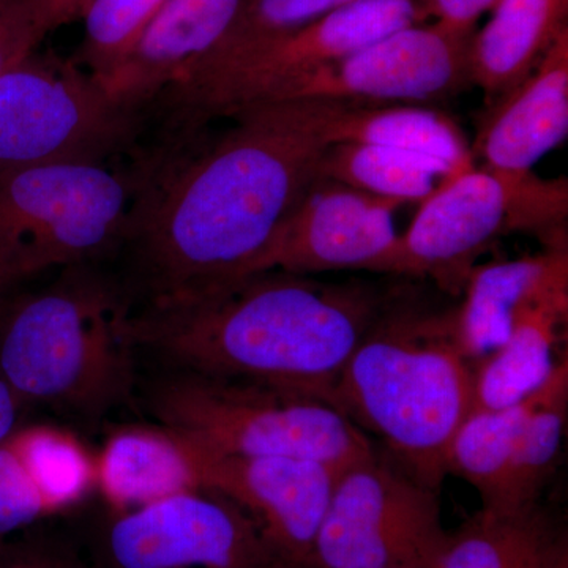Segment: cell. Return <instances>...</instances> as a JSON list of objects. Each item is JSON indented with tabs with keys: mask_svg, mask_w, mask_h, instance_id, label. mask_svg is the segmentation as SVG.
<instances>
[{
	"mask_svg": "<svg viewBox=\"0 0 568 568\" xmlns=\"http://www.w3.org/2000/svg\"><path fill=\"white\" fill-rule=\"evenodd\" d=\"M159 182L140 186L126 237L151 295L242 278L317 178L320 100L264 103Z\"/></svg>",
	"mask_w": 568,
	"mask_h": 568,
	"instance_id": "1",
	"label": "cell"
},
{
	"mask_svg": "<svg viewBox=\"0 0 568 568\" xmlns=\"http://www.w3.org/2000/svg\"><path fill=\"white\" fill-rule=\"evenodd\" d=\"M394 302L372 283L267 271L151 295L141 312H126L123 331L134 349L182 372L331 403L355 347Z\"/></svg>",
	"mask_w": 568,
	"mask_h": 568,
	"instance_id": "2",
	"label": "cell"
},
{
	"mask_svg": "<svg viewBox=\"0 0 568 568\" xmlns=\"http://www.w3.org/2000/svg\"><path fill=\"white\" fill-rule=\"evenodd\" d=\"M473 373L455 310L395 301L355 347L328 402L379 436L410 476L439 489L448 448L473 407Z\"/></svg>",
	"mask_w": 568,
	"mask_h": 568,
	"instance_id": "3",
	"label": "cell"
},
{
	"mask_svg": "<svg viewBox=\"0 0 568 568\" xmlns=\"http://www.w3.org/2000/svg\"><path fill=\"white\" fill-rule=\"evenodd\" d=\"M126 312L99 276L67 275L0 321V375L24 405L81 414L108 409L132 383Z\"/></svg>",
	"mask_w": 568,
	"mask_h": 568,
	"instance_id": "4",
	"label": "cell"
},
{
	"mask_svg": "<svg viewBox=\"0 0 568 568\" xmlns=\"http://www.w3.org/2000/svg\"><path fill=\"white\" fill-rule=\"evenodd\" d=\"M159 424L235 457L316 459L346 470L376 454L364 429L317 396L182 372L151 395Z\"/></svg>",
	"mask_w": 568,
	"mask_h": 568,
	"instance_id": "5",
	"label": "cell"
},
{
	"mask_svg": "<svg viewBox=\"0 0 568 568\" xmlns=\"http://www.w3.org/2000/svg\"><path fill=\"white\" fill-rule=\"evenodd\" d=\"M568 183L473 166L437 183L402 241L403 275L432 278L459 294L476 261L514 233L537 235L545 248H568Z\"/></svg>",
	"mask_w": 568,
	"mask_h": 568,
	"instance_id": "6",
	"label": "cell"
},
{
	"mask_svg": "<svg viewBox=\"0 0 568 568\" xmlns=\"http://www.w3.org/2000/svg\"><path fill=\"white\" fill-rule=\"evenodd\" d=\"M140 186L103 163L0 173V263L14 282L99 256L126 237Z\"/></svg>",
	"mask_w": 568,
	"mask_h": 568,
	"instance_id": "7",
	"label": "cell"
},
{
	"mask_svg": "<svg viewBox=\"0 0 568 568\" xmlns=\"http://www.w3.org/2000/svg\"><path fill=\"white\" fill-rule=\"evenodd\" d=\"M141 108L112 99L74 61L47 52L0 73V173L50 163H104L126 151Z\"/></svg>",
	"mask_w": 568,
	"mask_h": 568,
	"instance_id": "8",
	"label": "cell"
},
{
	"mask_svg": "<svg viewBox=\"0 0 568 568\" xmlns=\"http://www.w3.org/2000/svg\"><path fill=\"white\" fill-rule=\"evenodd\" d=\"M424 22L417 0H362L327 17L260 41L189 84L163 92L183 129L263 103L275 89L387 33Z\"/></svg>",
	"mask_w": 568,
	"mask_h": 568,
	"instance_id": "9",
	"label": "cell"
},
{
	"mask_svg": "<svg viewBox=\"0 0 568 568\" xmlns=\"http://www.w3.org/2000/svg\"><path fill=\"white\" fill-rule=\"evenodd\" d=\"M447 538L437 489L373 454L339 474L308 568H433Z\"/></svg>",
	"mask_w": 568,
	"mask_h": 568,
	"instance_id": "10",
	"label": "cell"
},
{
	"mask_svg": "<svg viewBox=\"0 0 568 568\" xmlns=\"http://www.w3.org/2000/svg\"><path fill=\"white\" fill-rule=\"evenodd\" d=\"M476 31L436 21L406 26L280 85L260 104H425L454 99L473 85L469 47Z\"/></svg>",
	"mask_w": 568,
	"mask_h": 568,
	"instance_id": "11",
	"label": "cell"
},
{
	"mask_svg": "<svg viewBox=\"0 0 568 568\" xmlns=\"http://www.w3.org/2000/svg\"><path fill=\"white\" fill-rule=\"evenodd\" d=\"M115 568H291L257 523L219 493H182L118 515Z\"/></svg>",
	"mask_w": 568,
	"mask_h": 568,
	"instance_id": "12",
	"label": "cell"
},
{
	"mask_svg": "<svg viewBox=\"0 0 568 568\" xmlns=\"http://www.w3.org/2000/svg\"><path fill=\"white\" fill-rule=\"evenodd\" d=\"M399 207L394 201L316 178L246 275L267 271L403 275L402 241L394 224Z\"/></svg>",
	"mask_w": 568,
	"mask_h": 568,
	"instance_id": "13",
	"label": "cell"
},
{
	"mask_svg": "<svg viewBox=\"0 0 568 568\" xmlns=\"http://www.w3.org/2000/svg\"><path fill=\"white\" fill-rule=\"evenodd\" d=\"M342 470L294 457H235L205 448L204 489L244 508L291 568H308Z\"/></svg>",
	"mask_w": 568,
	"mask_h": 568,
	"instance_id": "14",
	"label": "cell"
},
{
	"mask_svg": "<svg viewBox=\"0 0 568 568\" xmlns=\"http://www.w3.org/2000/svg\"><path fill=\"white\" fill-rule=\"evenodd\" d=\"M568 133V29L536 70L481 115L474 162L500 173H530Z\"/></svg>",
	"mask_w": 568,
	"mask_h": 568,
	"instance_id": "15",
	"label": "cell"
},
{
	"mask_svg": "<svg viewBox=\"0 0 568 568\" xmlns=\"http://www.w3.org/2000/svg\"><path fill=\"white\" fill-rule=\"evenodd\" d=\"M97 487L115 515L204 489L205 448L170 426L114 429L95 454Z\"/></svg>",
	"mask_w": 568,
	"mask_h": 568,
	"instance_id": "16",
	"label": "cell"
},
{
	"mask_svg": "<svg viewBox=\"0 0 568 568\" xmlns=\"http://www.w3.org/2000/svg\"><path fill=\"white\" fill-rule=\"evenodd\" d=\"M242 0H168L133 51L103 88L112 99L141 108L181 80L230 29Z\"/></svg>",
	"mask_w": 568,
	"mask_h": 568,
	"instance_id": "17",
	"label": "cell"
},
{
	"mask_svg": "<svg viewBox=\"0 0 568 568\" xmlns=\"http://www.w3.org/2000/svg\"><path fill=\"white\" fill-rule=\"evenodd\" d=\"M455 310V331L467 361L478 362L506 342L519 310L568 297V248L477 265Z\"/></svg>",
	"mask_w": 568,
	"mask_h": 568,
	"instance_id": "18",
	"label": "cell"
},
{
	"mask_svg": "<svg viewBox=\"0 0 568 568\" xmlns=\"http://www.w3.org/2000/svg\"><path fill=\"white\" fill-rule=\"evenodd\" d=\"M469 47L473 85L487 104L526 80L568 29V0H499Z\"/></svg>",
	"mask_w": 568,
	"mask_h": 568,
	"instance_id": "19",
	"label": "cell"
},
{
	"mask_svg": "<svg viewBox=\"0 0 568 568\" xmlns=\"http://www.w3.org/2000/svg\"><path fill=\"white\" fill-rule=\"evenodd\" d=\"M328 144L358 142L416 153L443 164L448 175L474 163L465 133L454 119L424 104H358L321 100Z\"/></svg>",
	"mask_w": 568,
	"mask_h": 568,
	"instance_id": "20",
	"label": "cell"
},
{
	"mask_svg": "<svg viewBox=\"0 0 568 568\" xmlns=\"http://www.w3.org/2000/svg\"><path fill=\"white\" fill-rule=\"evenodd\" d=\"M433 568H568L567 532L547 507L481 508L457 532Z\"/></svg>",
	"mask_w": 568,
	"mask_h": 568,
	"instance_id": "21",
	"label": "cell"
},
{
	"mask_svg": "<svg viewBox=\"0 0 568 568\" xmlns=\"http://www.w3.org/2000/svg\"><path fill=\"white\" fill-rule=\"evenodd\" d=\"M567 316L568 297L519 310L506 342L474 368L470 413L517 405L544 386L555 368L552 354Z\"/></svg>",
	"mask_w": 568,
	"mask_h": 568,
	"instance_id": "22",
	"label": "cell"
},
{
	"mask_svg": "<svg viewBox=\"0 0 568 568\" xmlns=\"http://www.w3.org/2000/svg\"><path fill=\"white\" fill-rule=\"evenodd\" d=\"M568 410V357L556 362L540 387L537 406L519 433L495 504L487 510L519 511L537 506L555 469L566 435Z\"/></svg>",
	"mask_w": 568,
	"mask_h": 568,
	"instance_id": "23",
	"label": "cell"
},
{
	"mask_svg": "<svg viewBox=\"0 0 568 568\" xmlns=\"http://www.w3.org/2000/svg\"><path fill=\"white\" fill-rule=\"evenodd\" d=\"M317 178L328 179L381 200L403 205L425 201L444 179L443 164L396 149L358 142L327 145Z\"/></svg>",
	"mask_w": 568,
	"mask_h": 568,
	"instance_id": "24",
	"label": "cell"
},
{
	"mask_svg": "<svg viewBox=\"0 0 568 568\" xmlns=\"http://www.w3.org/2000/svg\"><path fill=\"white\" fill-rule=\"evenodd\" d=\"M540 388L517 405L474 410L459 426L447 454V474L473 485L484 507L495 504L511 450L537 406Z\"/></svg>",
	"mask_w": 568,
	"mask_h": 568,
	"instance_id": "25",
	"label": "cell"
},
{
	"mask_svg": "<svg viewBox=\"0 0 568 568\" xmlns=\"http://www.w3.org/2000/svg\"><path fill=\"white\" fill-rule=\"evenodd\" d=\"M11 435L39 478L54 515L95 493V454L74 433L37 424L17 426Z\"/></svg>",
	"mask_w": 568,
	"mask_h": 568,
	"instance_id": "26",
	"label": "cell"
},
{
	"mask_svg": "<svg viewBox=\"0 0 568 568\" xmlns=\"http://www.w3.org/2000/svg\"><path fill=\"white\" fill-rule=\"evenodd\" d=\"M357 2L362 0H242L237 14L219 43L192 63L173 85L200 80L252 44L304 28Z\"/></svg>",
	"mask_w": 568,
	"mask_h": 568,
	"instance_id": "27",
	"label": "cell"
},
{
	"mask_svg": "<svg viewBox=\"0 0 568 568\" xmlns=\"http://www.w3.org/2000/svg\"><path fill=\"white\" fill-rule=\"evenodd\" d=\"M168 0H92L82 14L78 65L102 82L133 51Z\"/></svg>",
	"mask_w": 568,
	"mask_h": 568,
	"instance_id": "28",
	"label": "cell"
},
{
	"mask_svg": "<svg viewBox=\"0 0 568 568\" xmlns=\"http://www.w3.org/2000/svg\"><path fill=\"white\" fill-rule=\"evenodd\" d=\"M54 515L11 433L0 440V538Z\"/></svg>",
	"mask_w": 568,
	"mask_h": 568,
	"instance_id": "29",
	"label": "cell"
},
{
	"mask_svg": "<svg viewBox=\"0 0 568 568\" xmlns=\"http://www.w3.org/2000/svg\"><path fill=\"white\" fill-rule=\"evenodd\" d=\"M44 36L31 0H13L0 13V73L29 58Z\"/></svg>",
	"mask_w": 568,
	"mask_h": 568,
	"instance_id": "30",
	"label": "cell"
},
{
	"mask_svg": "<svg viewBox=\"0 0 568 568\" xmlns=\"http://www.w3.org/2000/svg\"><path fill=\"white\" fill-rule=\"evenodd\" d=\"M499 0H417L424 22L435 20L462 31H476L477 22Z\"/></svg>",
	"mask_w": 568,
	"mask_h": 568,
	"instance_id": "31",
	"label": "cell"
},
{
	"mask_svg": "<svg viewBox=\"0 0 568 568\" xmlns=\"http://www.w3.org/2000/svg\"><path fill=\"white\" fill-rule=\"evenodd\" d=\"M37 21L44 33L81 20L92 0H31Z\"/></svg>",
	"mask_w": 568,
	"mask_h": 568,
	"instance_id": "32",
	"label": "cell"
},
{
	"mask_svg": "<svg viewBox=\"0 0 568 568\" xmlns=\"http://www.w3.org/2000/svg\"><path fill=\"white\" fill-rule=\"evenodd\" d=\"M0 568H84L58 552L40 548H0Z\"/></svg>",
	"mask_w": 568,
	"mask_h": 568,
	"instance_id": "33",
	"label": "cell"
},
{
	"mask_svg": "<svg viewBox=\"0 0 568 568\" xmlns=\"http://www.w3.org/2000/svg\"><path fill=\"white\" fill-rule=\"evenodd\" d=\"M24 406L6 377L0 375V440L6 439L17 426H20V414Z\"/></svg>",
	"mask_w": 568,
	"mask_h": 568,
	"instance_id": "34",
	"label": "cell"
},
{
	"mask_svg": "<svg viewBox=\"0 0 568 568\" xmlns=\"http://www.w3.org/2000/svg\"><path fill=\"white\" fill-rule=\"evenodd\" d=\"M10 283H13V278H11L9 271L3 267V264L0 263V294L3 293V290H6Z\"/></svg>",
	"mask_w": 568,
	"mask_h": 568,
	"instance_id": "35",
	"label": "cell"
},
{
	"mask_svg": "<svg viewBox=\"0 0 568 568\" xmlns=\"http://www.w3.org/2000/svg\"><path fill=\"white\" fill-rule=\"evenodd\" d=\"M11 2H13V0H0V13H2Z\"/></svg>",
	"mask_w": 568,
	"mask_h": 568,
	"instance_id": "36",
	"label": "cell"
},
{
	"mask_svg": "<svg viewBox=\"0 0 568 568\" xmlns=\"http://www.w3.org/2000/svg\"><path fill=\"white\" fill-rule=\"evenodd\" d=\"M0 297H2V294H0Z\"/></svg>",
	"mask_w": 568,
	"mask_h": 568,
	"instance_id": "37",
	"label": "cell"
}]
</instances>
